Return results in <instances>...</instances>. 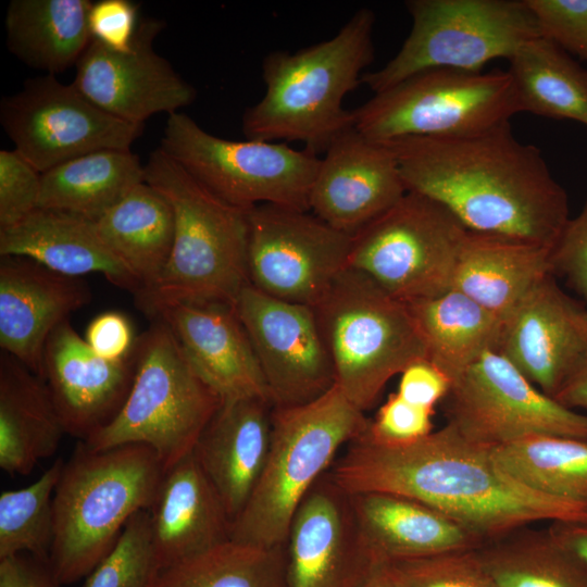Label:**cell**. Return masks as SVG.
<instances>
[{
    "instance_id": "obj_23",
    "label": "cell",
    "mask_w": 587,
    "mask_h": 587,
    "mask_svg": "<svg viewBox=\"0 0 587 587\" xmlns=\"http://www.w3.org/2000/svg\"><path fill=\"white\" fill-rule=\"evenodd\" d=\"M152 319L168 326L196 374L222 401L270 400L255 352L234 305L177 303L160 309Z\"/></svg>"
},
{
    "instance_id": "obj_24",
    "label": "cell",
    "mask_w": 587,
    "mask_h": 587,
    "mask_svg": "<svg viewBox=\"0 0 587 587\" xmlns=\"http://www.w3.org/2000/svg\"><path fill=\"white\" fill-rule=\"evenodd\" d=\"M273 409L270 400L257 397L222 401L191 452L232 522L246 505L264 469Z\"/></svg>"
},
{
    "instance_id": "obj_27",
    "label": "cell",
    "mask_w": 587,
    "mask_h": 587,
    "mask_svg": "<svg viewBox=\"0 0 587 587\" xmlns=\"http://www.w3.org/2000/svg\"><path fill=\"white\" fill-rule=\"evenodd\" d=\"M350 497L363 539L380 561L474 550L485 544L461 524L417 500L388 492Z\"/></svg>"
},
{
    "instance_id": "obj_2",
    "label": "cell",
    "mask_w": 587,
    "mask_h": 587,
    "mask_svg": "<svg viewBox=\"0 0 587 587\" xmlns=\"http://www.w3.org/2000/svg\"><path fill=\"white\" fill-rule=\"evenodd\" d=\"M392 150L408 191L449 209L469 232L551 249L569 220V198L541 151L510 121L455 137H404Z\"/></svg>"
},
{
    "instance_id": "obj_25",
    "label": "cell",
    "mask_w": 587,
    "mask_h": 587,
    "mask_svg": "<svg viewBox=\"0 0 587 587\" xmlns=\"http://www.w3.org/2000/svg\"><path fill=\"white\" fill-rule=\"evenodd\" d=\"M148 511L158 570L230 539L232 520L192 453L164 472Z\"/></svg>"
},
{
    "instance_id": "obj_1",
    "label": "cell",
    "mask_w": 587,
    "mask_h": 587,
    "mask_svg": "<svg viewBox=\"0 0 587 587\" xmlns=\"http://www.w3.org/2000/svg\"><path fill=\"white\" fill-rule=\"evenodd\" d=\"M492 447L453 425L402 446L352 440L328 474L349 494L388 492L427 504L485 542L539 522L586 521L587 504L538 492L496 462Z\"/></svg>"
},
{
    "instance_id": "obj_37",
    "label": "cell",
    "mask_w": 587,
    "mask_h": 587,
    "mask_svg": "<svg viewBox=\"0 0 587 587\" xmlns=\"http://www.w3.org/2000/svg\"><path fill=\"white\" fill-rule=\"evenodd\" d=\"M476 552L497 587H587L547 529L524 527L485 542Z\"/></svg>"
},
{
    "instance_id": "obj_34",
    "label": "cell",
    "mask_w": 587,
    "mask_h": 587,
    "mask_svg": "<svg viewBox=\"0 0 587 587\" xmlns=\"http://www.w3.org/2000/svg\"><path fill=\"white\" fill-rule=\"evenodd\" d=\"M521 112L587 126V68L552 41L537 37L509 59Z\"/></svg>"
},
{
    "instance_id": "obj_20",
    "label": "cell",
    "mask_w": 587,
    "mask_h": 587,
    "mask_svg": "<svg viewBox=\"0 0 587 587\" xmlns=\"http://www.w3.org/2000/svg\"><path fill=\"white\" fill-rule=\"evenodd\" d=\"M407 191L390 147L367 138L353 126L338 136L320 160L309 210L353 237Z\"/></svg>"
},
{
    "instance_id": "obj_12",
    "label": "cell",
    "mask_w": 587,
    "mask_h": 587,
    "mask_svg": "<svg viewBox=\"0 0 587 587\" xmlns=\"http://www.w3.org/2000/svg\"><path fill=\"white\" fill-rule=\"evenodd\" d=\"M467 229L440 202L405 195L352 237L348 267L408 303L451 289Z\"/></svg>"
},
{
    "instance_id": "obj_49",
    "label": "cell",
    "mask_w": 587,
    "mask_h": 587,
    "mask_svg": "<svg viewBox=\"0 0 587 587\" xmlns=\"http://www.w3.org/2000/svg\"><path fill=\"white\" fill-rule=\"evenodd\" d=\"M546 529L587 580V520L552 522Z\"/></svg>"
},
{
    "instance_id": "obj_32",
    "label": "cell",
    "mask_w": 587,
    "mask_h": 587,
    "mask_svg": "<svg viewBox=\"0 0 587 587\" xmlns=\"http://www.w3.org/2000/svg\"><path fill=\"white\" fill-rule=\"evenodd\" d=\"M427 360L451 380L488 350H498L502 321L457 289L407 303Z\"/></svg>"
},
{
    "instance_id": "obj_31",
    "label": "cell",
    "mask_w": 587,
    "mask_h": 587,
    "mask_svg": "<svg viewBox=\"0 0 587 587\" xmlns=\"http://www.w3.org/2000/svg\"><path fill=\"white\" fill-rule=\"evenodd\" d=\"M95 225L104 245L136 278L137 294L151 286L166 265L174 241V213L167 200L142 182Z\"/></svg>"
},
{
    "instance_id": "obj_30",
    "label": "cell",
    "mask_w": 587,
    "mask_h": 587,
    "mask_svg": "<svg viewBox=\"0 0 587 587\" xmlns=\"http://www.w3.org/2000/svg\"><path fill=\"white\" fill-rule=\"evenodd\" d=\"M91 5L89 0H12L4 20L10 52L50 75L76 66L91 40Z\"/></svg>"
},
{
    "instance_id": "obj_8",
    "label": "cell",
    "mask_w": 587,
    "mask_h": 587,
    "mask_svg": "<svg viewBox=\"0 0 587 587\" xmlns=\"http://www.w3.org/2000/svg\"><path fill=\"white\" fill-rule=\"evenodd\" d=\"M313 308L333 362L335 385L363 412L376 404L394 376L427 360L407 303L360 271L341 272Z\"/></svg>"
},
{
    "instance_id": "obj_19",
    "label": "cell",
    "mask_w": 587,
    "mask_h": 587,
    "mask_svg": "<svg viewBox=\"0 0 587 587\" xmlns=\"http://www.w3.org/2000/svg\"><path fill=\"white\" fill-rule=\"evenodd\" d=\"M497 351L554 398L587 358L586 305L547 275L503 321Z\"/></svg>"
},
{
    "instance_id": "obj_28",
    "label": "cell",
    "mask_w": 587,
    "mask_h": 587,
    "mask_svg": "<svg viewBox=\"0 0 587 587\" xmlns=\"http://www.w3.org/2000/svg\"><path fill=\"white\" fill-rule=\"evenodd\" d=\"M551 249L504 237L467 232L451 288L502 322L551 273Z\"/></svg>"
},
{
    "instance_id": "obj_11",
    "label": "cell",
    "mask_w": 587,
    "mask_h": 587,
    "mask_svg": "<svg viewBox=\"0 0 587 587\" xmlns=\"http://www.w3.org/2000/svg\"><path fill=\"white\" fill-rule=\"evenodd\" d=\"M160 148L224 201L250 209L275 204L309 210L320 160L286 143L220 138L189 115L170 114Z\"/></svg>"
},
{
    "instance_id": "obj_43",
    "label": "cell",
    "mask_w": 587,
    "mask_h": 587,
    "mask_svg": "<svg viewBox=\"0 0 587 587\" xmlns=\"http://www.w3.org/2000/svg\"><path fill=\"white\" fill-rule=\"evenodd\" d=\"M433 409L413 404L394 392L370 420L365 436L383 446L408 445L433 432Z\"/></svg>"
},
{
    "instance_id": "obj_36",
    "label": "cell",
    "mask_w": 587,
    "mask_h": 587,
    "mask_svg": "<svg viewBox=\"0 0 587 587\" xmlns=\"http://www.w3.org/2000/svg\"><path fill=\"white\" fill-rule=\"evenodd\" d=\"M509 475L538 492L587 504V439L532 435L491 449Z\"/></svg>"
},
{
    "instance_id": "obj_21",
    "label": "cell",
    "mask_w": 587,
    "mask_h": 587,
    "mask_svg": "<svg viewBox=\"0 0 587 587\" xmlns=\"http://www.w3.org/2000/svg\"><path fill=\"white\" fill-rule=\"evenodd\" d=\"M134 379L133 355L110 361L98 355L68 320L48 337L43 380L65 433L86 440L120 411Z\"/></svg>"
},
{
    "instance_id": "obj_10",
    "label": "cell",
    "mask_w": 587,
    "mask_h": 587,
    "mask_svg": "<svg viewBox=\"0 0 587 587\" xmlns=\"http://www.w3.org/2000/svg\"><path fill=\"white\" fill-rule=\"evenodd\" d=\"M354 128L387 142L483 132L521 112L508 71L434 68L416 73L352 110Z\"/></svg>"
},
{
    "instance_id": "obj_51",
    "label": "cell",
    "mask_w": 587,
    "mask_h": 587,
    "mask_svg": "<svg viewBox=\"0 0 587 587\" xmlns=\"http://www.w3.org/2000/svg\"><path fill=\"white\" fill-rule=\"evenodd\" d=\"M361 587H405L402 573L395 561H380Z\"/></svg>"
},
{
    "instance_id": "obj_7",
    "label": "cell",
    "mask_w": 587,
    "mask_h": 587,
    "mask_svg": "<svg viewBox=\"0 0 587 587\" xmlns=\"http://www.w3.org/2000/svg\"><path fill=\"white\" fill-rule=\"evenodd\" d=\"M132 355L134 379L126 400L84 444L91 450L146 445L167 471L192 452L222 400L196 374L160 319L137 337Z\"/></svg>"
},
{
    "instance_id": "obj_39",
    "label": "cell",
    "mask_w": 587,
    "mask_h": 587,
    "mask_svg": "<svg viewBox=\"0 0 587 587\" xmlns=\"http://www.w3.org/2000/svg\"><path fill=\"white\" fill-rule=\"evenodd\" d=\"M157 570L149 511L141 510L88 574L84 587H150Z\"/></svg>"
},
{
    "instance_id": "obj_29",
    "label": "cell",
    "mask_w": 587,
    "mask_h": 587,
    "mask_svg": "<svg viewBox=\"0 0 587 587\" xmlns=\"http://www.w3.org/2000/svg\"><path fill=\"white\" fill-rule=\"evenodd\" d=\"M66 435L46 382L12 355L0 354V467L29 474Z\"/></svg>"
},
{
    "instance_id": "obj_38",
    "label": "cell",
    "mask_w": 587,
    "mask_h": 587,
    "mask_svg": "<svg viewBox=\"0 0 587 587\" xmlns=\"http://www.w3.org/2000/svg\"><path fill=\"white\" fill-rule=\"evenodd\" d=\"M64 460L58 458L38 479L0 495V560L30 554L49 560L54 537L53 497Z\"/></svg>"
},
{
    "instance_id": "obj_41",
    "label": "cell",
    "mask_w": 587,
    "mask_h": 587,
    "mask_svg": "<svg viewBox=\"0 0 587 587\" xmlns=\"http://www.w3.org/2000/svg\"><path fill=\"white\" fill-rule=\"evenodd\" d=\"M540 36L587 62V0H525Z\"/></svg>"
},
{
    "instance_id": "obj_40",
    "label": "cell",
    "mask_w": 587,
    "mask_h": 587,
    "mask_svg": "<svg viewBox=\"0 0 587 587\" xmlns=\"http://www.w3.org/2000/svg\"><path fill=\"white\" fill-rule=\"evenodd\" d=\"M405 587H497L476 549L395 561Z\"/></svg>"
},
{
    "instance_id": "obj_22",
    "label": "cell",
    "mask_w": 587,
    "mask_h": 587,
    "mask_svg": "<svg viewBox=\"0 0 587 587\" xmlns=\"http://www.w3.org/2000/svg\"><path fill=\"white\" fill-rule=\"evenodd\" d=\"M91 292L70 277L22 257L0 259V347L43 379V349L68 315L90 302Z\"/></svg>"
},
{
    "instance_id": "obj_52",
    "label": "cell",
    "mask_w": 587,
    "mask_h": 587,
    "mask_svg": "<svg viewBox=\"0 0 587 587\" xmlns=\"http://www.w3.org/2000/svg\"><path fill=\"white\" fill-rule=\"evenodd\" d=\"M585 305H586V310H587V303H585Z\"/></svg>"
},
{
    "instance_id": "obj_14",
    "label": "cell",
    "mask_w": 587,
    "mask_h": 587,
    "mask_svg": "<svg viewBox=\"0 0 587 587\" xmlns=\"http://www.w3.org/2000/svg\"><path fill=\"white\" fill-rule=\"evenodd\" d=\"M0 122L23 155L41 174L75 158L100 150H130L143 125L120 120L55 75L25 82L4 97Z\"/></svg>"
},
{
    "instance_id": "obj_4",
    "label": "cell",
    "mask_w": 587,
    "mask_h": 587,
    "mask_svg": "<svg viewBox=\"0 0 587 587\" xmlns=\"http://www.w3.org/2000/svg\"><path fill=\"white\" fill-rule=\"evenodd\" d=\"M145 165V182L170 203L175 230L171 255L155 282L135 295L150 317L177 303L235 305L249 285L248 209L215 196L161 148Z\"/></svg>"
},
{
    "instance_id": "obj_15",
    "label": "cell",
    "mask_w": 587,
    "mask_h": 587,
    "mask_svg": "<svg viewBox=\"0 0 587 587\" xmlns=\"http://www.w3.org/2000/svg\"><path fill=\"white\" fill-rule=\"evenodd\" d=\"M248 223V282L265 295L315 307L348 268L352 237L310 211L259 204Z\"/></svg>"
},
{
    "instance_id": "obj_47",
    "label": "cell",
    "mask_w": 587,
    "mask_h": 587,
    "mask_svg": "<svg viewBox=\"0 0 587 587\" xmlns=\"http://www.w3.org/2000/svg\"><path fill=\"white\" fill-rule=\"evenodd\" d=\"M450 386V378L424 359L403 370L396 392L413 404L434 410L435 405L445 399Z\"/></svg>"
},
{
    "instance_id": "obj_13",
    "label": "cell",
    "mask_w": 587,
    "mask_h": 587,
    "mask_svg": "<svg viewBox=\"0 0 587 587\" xmlns=\"http://www.w3.org/2000/svg\"><path fill=\"white\" fill-rule=\"evenodd\" d=\"M442 401L447 423L483 446L532 435L587 439V414L542 392L497 350L454 379Z\"/></svg>"
},
{
    "instance_id": "obj_5",
    "label": "cell",
    "mask_w": 587,
    "mask_h": 587,
    "mask_svg": "<svg viewBox=\"0 0 587 587\" xmlns=\"http://www.w3.org/2000/svg\"><path fill=\"white\" fill-rule=\"evenodd\" d=\"M164 472L149 446L91 450L77 442L53 497L49 561L62 585L87 577L111 551L128 521L150 508Z\"/></svg>"
},
{
    "instance_id": "obj_48",
    "label": "cell",
    "mask_w": 587,
    "mask_h": 587,
    "mask_svg": "<svg viewBox=\"0 0 587 587\" xmlns=\"http://www.w3.org/2000/svg\"><path fill=\"white\" fill-rule=\"evenodd\" d=\"M49 560L17 554L0 560V587H62Z\"/></svg>"
},
{
    "instance_id": "obj_44",
    "label": "cell",
    "mask_w": 587,
    "mask_h": 587,
    "mask_svg": "<svg viewBox=\"0 0 587 587\" xmlns=\"http://www.w3.org/2000/svg\"><path fill=\"white\" fill-rule=\"evenodd\" d=\"M550 265L552 275L562 276L587 303V198L560 232L550 251Z\"/></svg>"
},
{
    "instance_id": "obj_45",
    "label": "cell",
    "mask_w": 587,
    "mask_h": 587,
    "mask_svg": "<svg viewBox=\"0 0 587 587\" xmlns=\"http://www.w3.org/2000/svg\"><path fill=\"white\" fill-rule=\"evenodd\" d=\"M138 25V4L129 0L92 2L88 14L91 38L116 52L132 48Z\"/></svg>"
},
{
    "instance_id": "obj_46",
    "label": "cell",
    "mask_w": 587,
    "mask_h": 587,
    "mask_svg": "<svg viewBox=\"0 0 587 587\" xmlns=\"http://www.w3.org/2000/svg\"><path fill=\"white\" fill-rule=\"evenodd\" d=\"M84 338L98 355L110 361L129 359L137 339L129 320L117 311H107L93 317Z\"/></svg>"
},
{
    "instance_id": "obj_16",
    "label": "cell",
    "mask_w": 587,
    "mask_h": 587,
    "mask_svg": "<svg viewBox=\"0 0 587 587\" xmlns=\"http://www.w3.org/2000/svg\"><path fill=\"white\" fill-rule=\"evenodd\" d=\"M236 313L247 332L275 408L309 403L335 385V371L313 307L247 285Z\"/></svg>"
},
{
    "instance_id": "obj_18",
    "label": "cell",
    "mask_w": 587,
    "mask_h": 587,
    "mask_svg": "<svg viewBox=\"0 0 587 587\" xmlns=\"http://www.w3.org/2000/svg\"><path fill=\"white\" fill-rule=\"evenodd\" d=\"M285 546L289 587H361L380 562L363 539L350 494L328 472L298 507Z\"/></svg>"
},
{
    "instance_id": "obj_9",
    "label": "cell",
    "mask_w": 587,
    "mask_h": 587,
    "mask_svg": "<svg viewBox=\"0 0 587 587\" xmlns=\"http://www.w3.org/2000/svg\"><path fill=\"white\" fill-rule=\"evenodd\" d=\"M405 8L412 26L400 50L361 78L374 93L427 70L482 72L540 37L525 0H409Z\"/></svg>"
},
{
    "instance_id": "obj_17",
    "label": "cell",
    "mask_w": 587,
    "mask_h": 587,
    "mask_svg": "<svg viewBox=\"0 0 587 587\" xmlns=\"http://www.w3.org/2000/svg\"><path fill=\"white\" fill-rule=\"evenodd\" d=\"M164 23L142 18L126 52L91 38L72 84L93 104L125 122L143 125L158 113L173 114L196 99V89L153 48Z\"/></svg>"
},
{
    "instance_id": "obj_33",
    "label": "cell",
    "mask_w": 587,
    "mask_h": 587,
    "mask_svg": "<svg viewBox=\"0 0 587 587\" xmlns=\"http://www.w3.org/2000/svg\"><path fill=\"white\" fill-rule=\"evenodd\" d=\"M142 182L145 165L130 150L95 151L42 173L37 208L95 222Z\"/></svg>"
},
{
    "instance_id": "obj_6",
    "label": "cell",
    "mask_w": 587,
    "mask_h": 587,
    "mask_svg": "<svg viewBox=\"0 0 587 587\" xmlns=\"http://www.w3.org/2000/svg\"><path fill=\"white\" fill-rule=\"evenodd\" d=\"M370 420L334 385L301 405L275 408L271 446L262 474L232 522L230 539L262 547L285 546L291 520L339 450L363 435Z\"/></svg>"
},
{
    "instance_id": "obj_50",
    "label": "cell",
    "mask_w": 587,
    "mask_h": 587,
    "mask_svg": "<svg viewBox=\"0 0 587 587\" xmlns=\"http://www.w3.org/2000/svg\"><path fill=\"white\" fill-rule=\"evenodd\" d=\"M554 399L576 411L587 409V358L564 383Z\"/></svg>"
},
{
    "instance_id": "obj_26",
    "label": "cell",
    "mask_w": 587,
    "mask_h": 587,
    "mask_svg": "<svg viewBox=\"0 0 587 587\" xmlns=\"http://www.w3.org/2000/svg\"><path fill=\"white\" fill-rule=\"evenodd\" d=\"M29 259L55 273L80 278L100 273L132 291L139 285L100 238L95 222L37 208L17 224L0 228V257Z\"/></svg>"
},
{
    "instance_id": "obj_42",
    "label": "cell",
    "mask_w": 587,
    "mask_h": 587,
    "mask_svg": "<svg viewBox=\"0 0 587 587\" xmlns=\"http://www.w3.org/2000/svg\"><path fill=\"white\" fill-rule=\"evenodd\" d=\"M41 173L16 150L0 151V228L13 226L38 207Z\"/></svg>"
},
{
    "instance_id": "obj_3",
    "label": "cell",
    "mask_w": 587,
    "mask_h": 587,
    "mask_svg": "<svg viewBox=\"0 0 587 587\" xmlns=\"http://www.w3.org/2000/svg\"><path fill=\"white\" fill-rule=\"evenodd\" d=\"M375 13L359 9L332 38L298 50L273 51L262 63L265 92L247 108V139L301 141L315 155L353 127L342 101L374 60Z\"/></svg>"
},
{
    "instance_id": "obj_35",
    "label": "cell",
    "mask_w": 587,
    "mask_h": 587,
    "mask_svg": "<svg viewBox=\"0 0 587 587\" xmlns=\"http://www.w3.org/2000/svg\"><path fill=\"white\" fill-rule=\"evenodd\" d=\"M150 587H289L286 546L228 539L157 570Z\"/></svg>"
}]
</instances>
